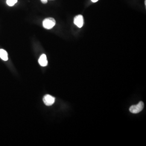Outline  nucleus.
Returning <instances> with one entry per match:
<instances>
[{"instance_id":"nucleus-9","label":"nucleus","mask_w":146,"mask_h":146,"mask_svg":"<svg viewBox=\"0 0 146 146\" xmlns=\"http://www.w3.org/2000/svg\"><path fill=\"white\" fill-rule=\"evenodd\" d=\"M99 0H92V1L93 2H98Z\"/></svg>"},{"instance_id":"nucleus-2","label":"nucleus","mask_w":146,"mask_h":146,"mask_svg":"<svg viewBox=\"0 0 146 146\" xmlns=\"http://www.w3.org/2000/svg\"><path fill=\"white\" fill-rule=\"evenodd\" d=\"M144 108V104L143 102L140 101L136 105H133L131 106L129 108V111L131 113L134 114H137L141 111Z\"/></svg>"},{"instance_id":"nucleus-7","label":"nucleus","mask_w":146,"mask_h":146,"mask_svg":"<svg viewBox=\"0 0 146 146\" xmlns=\"http://www.w3.org/2000/svg\"><path fill=\"white\" fill-rule=\"evenodd\" d=\"M17 2V0H7V4L9 6H14Z\"/></svg>"},{"instance_id":"nucleus-3","label":"nucleus","mask_w":146,"mask_h":146,"mask_svg":"<svg viewBox=\"0 0 146 146\" xmlns=\"http://www.w3.org/2000/svg\"><path fill=\"white\" fill-rule=\"evenodd\" d=\"M55 98L50 95H46L43 99L44 104L48 106H52L54 104V103L55 102Z\"/></svg>"},{"instance_id":"nucleus-1","label":"nucleus","mask_w":146,"mask_h":146,"mask_svg":"<svg viewBox=\"0 0 146 146\" xmlns=\"http://www.w3.org/2000/svg\"><path fill=\"white\" fill-rule=\"evenodd\" d=\"M55 23L56 21L52 17H48L43 21V26L47 29H50L54 27Z\"/></svg>"},{"instance_id":"nucleus-8","label":"nucleus","mask_w":146,"mask_h":146,"mask_svg":"<svg viewBox=\"0 0 146 146\" xmlns=\"http://www.w3.org/2000/svg\"><path fill=\"white\" fill-rule=\"evenodd\" d=\"M41 2H42L43 3H44V4H45V3H47V1H48V0H41Z\"/></svg>"},{"instance_id":"nucleus-5","label":"nucleus","mask_w":146,"mask_h":146,"mask_svg":"<svg viewBox=\"0 0 146 146\" xmlns=\"http://www.w3.org/2000/svg\"><path fill=\"white\" fill-rule=\"evenodd\" d=\"M38 63L42 67H45L47 66L48 64V61H47V56L45 54H42V55L38 59Z\"/></svg>"},{"instance_id":"nucleus-4","label":"nucleus","mask_w":146,"mask_h":146,"mask_svg":"<svg viewBox=\"0 0 146 146\" xmlns=\"http://www.w3.org/2000/svg\"><path fill=\"white\" fill-rule=\"evenodd\" d=\"M74 24L78 28H81L84 24V17L81 15H78L74 17Z\"/></svg>"},{"instance_id":"nucleus-6","label":"nucleus","mask_w":146,"mask_h":146,"mask_svg":"<svg viewBox=\"0 0 146 146\" xmlns=\"http://www.w3.org/2000/svg\"><path fill=\"white\" fill-rule=\"evenodd\" d=\"M0 58L3 61H7L8 60V54L5 50L1 49H0Z\"/></svg>"}]
</instances>
